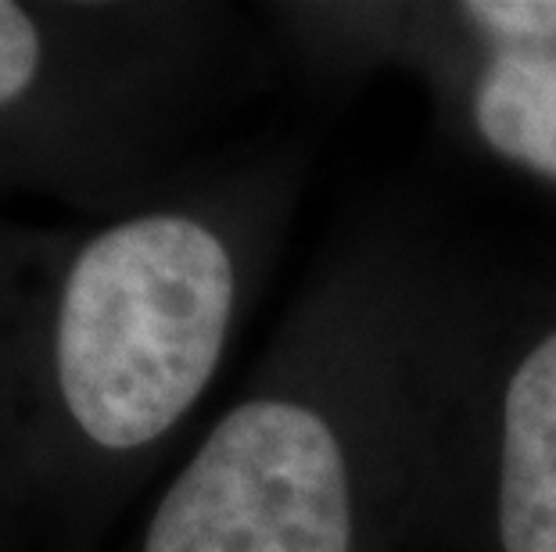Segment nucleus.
<instances>
[{"label":"nucleus","mask_w":556,"mask_h":552,"mask_svg":"<svg viewBox=\"0 0 556 552\" xmlns=\"http://www.w3.org/2000/svg\"><path fill=\"white\" fill-rule=\"evenodd\" d=\"M475 287L399 230L345 244L162 488L137 552H438Z\"/></svg>","instance_id":"1"},{"label":"nucleus","mask_w":556,"mask_h":552,"mask_svg":"<svg viewBox=\"0 0 556 552\" xmlns=\"http://www.w3.org/2000/svg\"><path fill=\"white\" fill-rule=\"evenodd\" d=\"M299 194V158L258 162L205 191L90 230L62 266L47 381L65 441L93 470H126L205 402Z\"/></svg>","instance_id":"2"},{"label":"nucleus","mask_w":556,"mask_h":552,"mask_svg":"<svg viewBox=\"0 0 556 552\" xmlns=\"http://www.w3.org/2000/svg\"><path fill=\"white\" fill-rule=\"evenodd\" d=\"M438 552H556V277L475 287Z\"/></svg>","instance_id":"3"},{"label":"nucleus","mask_w":556,"mask_h":552,"mask_svg":"<svg viewBox=\"0 0 556 552\" xmlns=\"http://www.w3.org/2000/svg\"><path fill=\"white\" fill-rule=\"evenodd\" d=\"M294 18L341 65H406L475 155L556 194V0L327 4Z\"/></svg>","instance_id":"4"},{"label":"nucleus","mask_w":556,"mask_h":552,"mask_svg":"<svg viewBox=\"0 0 556 552\" xmlns=\"http://www.w3.org/2000/svg\"><path fill=\"white\" fill-rule=\"evenodd\" d=\"M51 62V37L43 18L22 4L0 0V112L26 101Z\"/></svg>","instance_id":"5"}]
</instances>
